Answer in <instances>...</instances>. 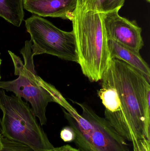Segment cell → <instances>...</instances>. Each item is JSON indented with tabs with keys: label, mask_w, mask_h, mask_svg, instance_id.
Masks as SVG:
<instances>
[{
	"label": "cell",
	"mask_w": 150,
	"mask_h": 151,
	"mask_svg": "<svg viewBox=\"0 0 150 151\" xmlns=\"http://www.w3.org/2000/svg\"><path fill=\"white\" fill-rule=\"evenodd\" d=\"M98 95L105 119L126 141H150V80L121 60L112 59Z\"/></svg>",
	"instance_id": "obj_1"
},
{
	"label": "cell",
	"mask_w": 150,
	"mask_h": 151,
	"mask_svg": "<svg viewBox=\"0 0 150 151\" xmlns=\"http://www.w3.org/2000/svg\"><path fill=\"white\" fill-rule=\"evenodd\" d=\"M108 46L111 60L116 59L125 62L141 73L150 81L149 66L140 52L112 40H108Z\"/></svg>",
	"instance_id": "obj_10"
},
{
	"label": "cell",
	"mask_w": 150,
	"mask_h": 151,
	"mask_svg": "<svg viewBox=\"0 0 150 151\" xmlns=\"http://www.w3.org/2000/svg\"><path fill=\"white\" fill-rule=\"evenodd\" d=\"M63 109L64 116L75 135L74 142L81 151H94L92 143L91 124L69 104Z\"/></svg>",
	"instance_id": "obj_9"
},
{
	"label": "cell",
	"mask_w": 150,
	"mask_h": 151,
	"mask_svg": "<svg viewBox=\"0 0 150 151\" xmlns=\"http://www.w3.org/2000/svg\"><path fill=\"white\" fill-rule=\"evenodd\" d=\"M1 134V119H0V135Z\"/></svg>",
	"instance_id": "obj_17"
},
{
	"label": "cell",
	"mask_w": 150,
	"mask_h": 151,
	"mask_svg": "<svg viewBox=\"0 0 150 151\" xmlns=\"http://www.w3.org/2000/svg\"><path fill=\"white\" fill-rule=\"evenodd\" d=\"M23 0H0V17L19 27L23 21Z\"/></svg>",
	"instance_id": "obj_11"
},
{
	"label": "cell",
	"mask_w": 150,
	"mask_h": 151,
	"mask_svg": "<svg viewBox=\"0 0 150 151\" xmlns=\"http://www.w3.org/2000/svg\"><path fill=\"white\" fill-rule=\"evenodd\" d=\"M0 55H1V54H0ZM1 62L2 60L0 58V67H1ZM1 74H0V80H1Z\"/></svg>",
	"instance_id": "obj_18"
},
{
	"label": "cell",
	"mask_w": 150,
	"mask_h": 151,
	"mask_svg": "<svg viewBox=\"0 0 150 151\" xmlns=\"http://www.w3.org/2000/svg\"><path fill=\"white\" fill-rule=\"evenodd\" d=\"M25 27L31 36L33 56L48 54L78 63L73 31H63L47 19L35 15L25 20Z\"/></svg>",
	"instance_id": "obj_5"
},
{
	"label": "cell",
	"mask_w": 150,
	"mask_h": 151,
	"mask_svg": "<svg viewBox=\"0 0 150 151\" xmlns=\"http://www.w3.org/2000/svg\"><path fill=\"white\" fill-rule=\"evenodd\" d=\"M145 1H147L148 2H150V0H145Z\"/></svg>",
	"instance_id": "obj_20"
},
{
	"label": "cell",
	"mask_w": 150,
	"mask_h": 151,
	"mask_svg": "<svg viewBox=\"0 0 150 151\" xmlns=\"http://www.w3.org/2000/svg\"><path fill=\"white\" fill-rule=\"evenodd\" d=\"M77 1V0H23L24 9L34 15L70 21Z\"/></svg>",
	"instance_id": "obj_8"
},
{
	"label": "cell",
	"mask_w": 150,
	"mask_h": 151,
	"mask_svg": "<svg viewBox=\"0 0 150 151\" xmlns=\"http://www.w3.org/2000/svg\"><path fill=\"white\" fill-rule=\"evenodd\" d=\"M82 110V115L91 124L92 143L94 151H129L127 141L105 119L86 104L74 102Z\"/></svg>",
	"instance_id": "obj_6"
},
{
	"label": "cell",
	"mask_w": 150,
	"mask_h": 151,
	"mask_svg": "<svg viewBox=\"0 0 150 151\" xmlns=\"http://www.w3.org/2000/svg\"><path fill=\"white\" fill-rule=\"evenodd\" d=\"M9 53L14 63L15 74L18 77L13 81H0V89L13 92L29 102L41 125H46L47 106L51 102L59 104L58 98L49 90V83L36 75L34 64H23L20 58L10 50Z\"/></svg>",
	"instance_id": "obj_4"
},
{
	"label": "cell",
	"mask_w": 150,
	"mask_h": 151,
	"mask_svg": "<svg viewBox=\"0 0 150 151\" xmlns=\"http://www.w3.org/2000/svg\"><path fill=\"white\" fill-rule=\"evenodd\" d=\"M0 151H33L30 147L18 142L10 140L1 135Z\"/></svg>",
	"instance_id": "obj_13"
},
{
	"label": "cell",
	"mask_w": 150,
	"mask_h": 151,
	"mask_svg": "<svg viewBox=\"0 0 150 151\" xmlns=\"http://www.w3.org/2000/svg\"><path fill=\"white\" fill-rule=\"evenodd\" d=\"M1 135L23 144L33 151H55L46 134L37 121L26 101L13 95L8 96L0 89Z\"/></svg>",
	"instance_id": "obj_3"
},
{
	"label": "cell",
	"mask_w": 150,
	"mask_h": 151,
	"mask_svg": "<svg viewBox=\"0 0 150 151\" xmlns=\"http://www.w3.org/2000/svg\"><path fill=\"white\" fill-rule=\"evenodd\" d=\"M55 151H81L78 149L73 148L70 145H63L60 147L55 148Z\"/></svg>",
	"instance_id": "obj_16"
},
{
	"label": "cell",
	"mask_w": 150,
	"mask_h": 151,
	"mask_svg": "<svg viewBox=\"0 0 150 151\" xmlns=\"http://www.w3.org/2000/svg\"><path fill=\"white\" fill-rule=\"evenodd\" d=\"M87 9L98 13L105 14L119 10L125 0H81Z\"/></svg>",
	"instance_id": "obj_12"
},
{
	"label": "cell",
	"mask_w": 150,
	"mask_h": 151,
	"mask_svg": "<svg viewBox=\"0 0 150 151\" xmlns=\"http://www.w3.org/2000/svg\"><path fill=\"white\" fill-rule=\"evenodd\" d=\"M71 21L83 74L91 82L101 81L111 60L103 13L88 9L77 0Z\"/></svg>",
	"instance_id": "obj_2"
},
{
	"label": "cell",
	"mask_w": 150,
	"mask_h": 151,
	"mask_svg": "<svg viewBox=\"0 0 150 151\" xmlns=\"http://www.w3.org/2000/svg\"><path fill=\"white\" fill-rule=\"evenodd\" d=\"M119 11L103 14V22L107 39L140 52L144 46L141 28L135 20L131 21L121 17Z\"/></svg>",
	"instance_id": "obj_7"
},
{
	"label": "cell",
	"mask_w": 150,
	"mask_h": 151,
	"mask_svg": "<svg viewBox=\"0 0 150 151\" xmlns=\"http://www.w3.org/2000/svg\"><path fill=\"white\" fill-rule=\"evenodd\" d=\"M1 143V134L0 135V144Z\"/></svg>",
	"instance_id": "obj_19"
},
{
	"label": "cell",
	"mask_w": 150,
	"mask_h": 151,
	"mask_svg": "<svg viewBox=\"0 0 150 151\" xmlns=\"http://www.w3.org/2000/svg\"><path fill=\"white\" fill-rule=\"evenodd\" d=\"M60 137L64 142H74L75 135L74 131L70 127H65L61 131Z\"/></svg>",
	"instance_id": "obj_15"
},
{
	"label": "cell",
	"mask_w": 150,
	"mask_h": 151,
	"mask_svg": "<svg viewBox=\"0 0 150 151\" xmlns=\"http://www.w3.org/2000/svg\"><path fill=\"white\" fill-rule=\"evenodd\" d=\"M134 151H150V141L146 137L132 140Z\"/></svg>",
	"instance_id": "obj_14"
}]
</instances>
